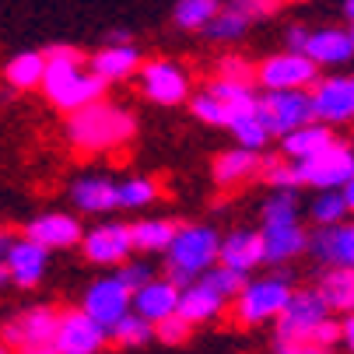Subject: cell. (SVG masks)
<instances>
[{"label": "cell", "instance_id": "4fadbf2b", "mask_svg": "<svg viewBox=\"0 0 354 354\" xmlns=\"http://www.w3.org/2000/svg\"><path fill=\"white\" fill-rule=\"evenodd\" d=\"M81 249H84L88 263H95V267H120V263L130 260V252H133L130 225H120V221L95 225L91 232L81 235Z\"/></svg>", "mask_w": 354, "mask_h": 354}, {"label": "cell", "instance_id": "52a82bcc", "mask_svg": "<svg viewBox=\"0 0 354 354\" xmlns=\"http://www.w3.org/2000/svg\"><path fill=\"white\" fill-rule=\"evenodd\" d=\"M57 316H60V309H53V306H28L4 323L0 340L18 354L49 347L53 344V333H57Z\"/></svg>", "mask_w": 354, "mask_h": 354}, {"label": "cell", "instance_id": "8d00e7d4", "mask_svg": "<svg viewBox=\"0 0 354 354\" xmlns=\"http://www.w3.org/2000/svg\"><path fill=\"white\" fill-rule=\"evenodd\" d=\"M260 179L270 183L274 189H298V186H301L295 162L284 158V155H277V158H260Z\"/></svg>", "mask_w": 354, "mask_h": 354}, {"label": "cell", "instance_id": "484cf974", "mask_svg": "<svg viewBox=\"0 0 354 354\" xmlns=\"http://www.w3.org/2000/svg\"><path fill=\"white\" fill-rule=\"evenodd\" d=\"M330 140H337L333 127H326L319 120H309V123H301V127H295L281 137V155L291 158V162H306V158L319 155Z\"/></svg>", "mask_w": 354, "mask_h": 354}, {"label": "cell", "instance_id": "9f6ffc18", "mask_svg": "<svg viewBox=\"0 0 354 354\" xmlns=\"http://www.w3.org/2000/svg\"><path fill=\"white\" fill-rule=\"evenodd\" d=\"M281 4H306V0H281Z\"/></svg>", "mask_w": 354, "mask_h": 354}, {"label": "cell", "instance_id": "7bdbcfd3", "mask_svg": "<svg viewBox=\"0 0 354 354\" xmlns=\"http://www.w3.org/2000/svg\"><path fill=\"white\" fill-rule=\"evenodd\" d=\"M218 74L221 77H242V81H257V67L245 57H221L218 60Z\"/></svg>", "mask_w": 354, "mask_h": 354}, {"label": "cell", "instance_id": "c3c4849f", "mask_svg": "<svg viewBox=\"0 0 354 354\" xmlns=\"http://www.w3.org/2000/svg\"><path fill=\"white\" fill-rule=\"evenodd\" d=\"M340 193H344V200H347V211L354 214V176H351V179L340 186Z\"/></svg>", "mask_w": 354, "mask_h": 354}, {"label": "cell", "instance_id": "d6986e66", "mask_svg": "<svg viewBox=\"0 0 354 354\" xmlns=\"http://www.w3.org/2000/svg\"><path fill=\"white\" fill-rule=\"evenodd\" d=\"M309 252L323 267H354V221H340L309 235Z\"/></svg>", "mask_w": 354, "mask_h": 354}, {"label": "cell", "instance_id": "7402d4cb", "mask_svg": "<svg viewBox=\"0 0 354 354\" xmlns=\"http://www.w3.org/2000/svg\"><path fill=\"white\" fill-rule=\"evenodd\" d=\"M71 204L81 214H109L120 207L116 200V179L109 176H81L71 183Z\"/></svg>", "mask_w": 354, "mask_h": 354}, {"label": "cell", "instance_id": "8fae6325", "mask_svg": "<svg viewBox=\"0 0 354 354\" xmlns=\"http://www.w3.org/2000/svg\"><path fill=\"white\" fill-rule=\"evenodd\" d=\"M319 77V67L298 53V49H284V53L267 57L257 67V84L263 91H284V88H313V81Z\"/></svg>", "mask_w": 354, "mask_h": 354}, {"label": "cell", "instance_id": "f6af8a7d", "mask_svg": "<svg viewBox=\"0 0 354 354\" xmlns=\"http://www.w3.org/2000/svg\"><path fill=\"white\" fill-rule=\"evenodd\" d=\"M116 277H120V281H123V284H127V288L133 291V288H140V284H144L147 277H155V274H151V267H147V263L127 260V267L120 263V274H116Z\"/></svg>", "mask_w": 354, "mask_h": 354}, {"label": "cell", "instance_id": "83f0119b", "mask_svg": "<svg viewBox=\"0 0 354 354\" xmlns=\"http://www.w3.org/2000/svg\"><path fill=\"white\" fill-rule=\"evenodd\" d=\"M323 298L330 301V309L347 316L354 313V267H326L316 281Z\"/></svg>", "mask_w": 354, "mask_h": 354}, {"label": "cell", "instance_id": "2e32d148", "mask_svg": "<svg viewBox=\"0 0 354 354\" xmlns=\"http://www.w3.org/2000/svg\"><path fill=\"white\" fill-rule=\"evenodd\" d=\"M319 71L323 67H344L354 60V39H351V28H337V25H323V28H309V39L301 46Z\"/></svg>", "mask_w": 354, "mask_h": 354}, {"label": "cell", "instance_id": "60d3db41", "mask_svg": "<svg viewBox=\"0 0 354 354\" xmlns=\"http://www.w3.org/2000/svg\"><path fill=\"white\" fill-rule=\"evenodd\" d=\"M189 333H193V323H186L179 313H172V316H165L162 323H155V337H158L162 344H169V347L186 344V340H189Z\"/></svg>", "mask_w": 354, "mask_h": 354}, {"label": "cell", "instance_id": "836d02e7", "mask_svg": "<svg viewBox=\"0 0 354 354\" xmlns=\"http://www.w3.org/2000/svg\"><path fill=\"white\" fill-rule=\"evenodd\" d=\"M309 214L319 228H330V225L347 221L351 211H347V200H344L340 189H316V200L309 204Z\"/></svg>", "mask_w": 354, "mask_h": 354}, {"label": "cell", "instance_id": "680465c9", "mask_svg": "<svg viewBox=\"0 0 354 354\" xmlns=\"http://www.w3.org/2000/svg\"><path fill=\"white\" fill-rule=\"evenodd\" d=\"M351 147H354V140H351Z\"/></svg>", "mask_w": 354, "mask_h": 354}, {"label": "cell", "instance_id": "d590c367", "mask_svg": "<svg viewBox=\"0 0 354 354\" xmlns=\"http://www.w3.org/2000/svg\"><path fill=\"white\" fill-rule=\"evenodd\" d=\"M221 4L218 0H176L172 8V21L183 28V32H200L218 11Z\"/></svg>", "mask_w": 354, "mask_h": 354}, {"label": "cell", "instance_id": "ffe728a7", "mask_svg": "<svg viewBox=\"0 0 354 354\" xmlns=\"http://www.w3.org/2000/svg\"><path fill=\"white\" fill-rule=\"evenodd\" d=\"M25 235L46 249H71V245H81V221L74 214H60V211H49V214H39L28 221Z\"/></svg>", "mask_w": 354, "mask_h": 354}, {"label": "cell", "instance_id": "d4e9b609", "mask_svg": "<svg viewBox=\"0 0 354 354\" xmlns=\"http://www.w3.org/2000/svg\"><path fill=\"white\" fill-rule=\"evenodd\" d=\"M260 151H252V147H232V151H221V155L214 158V183L221 189H235L242 183H252L260 176Z\"/></svg>", "mask_w": 354, "mask_h": 354}, {"label": "cell", "instance_id": "1f68e13d", "mask_svg": "<svg viewBox=\"0 0 354 354\" xmlns=\"http://www.w3.org/2000/svg\"><path fill=\"white\" fill-rule=\"evenodd\" d=\"M249 25H252V21H249L245 15H239V11L228 4V8H218L214 18H211L204 28H200V32H204L211 42H239V39L245 35Z\"/></svg>", "mask_w": 354, "mask_h": 354}, {"label": "cell", "instance_id": "f1b7e54d", "mask_svg": "<svg viewBox=\"0 0 354 354\" xmlns=\"http://www.w3.org/2000/svg\"><path fill=\"white\" fill-rule=\"evenodd\" d=\"M172 235H176V225L165 218H144V221L130 225V239H133L137 252H165Z\"/></svg>", "mask_w": 354, "mask_h": 354}, {"label": "cell", "instance_id": "11a10c76", "mask_svg": "<svg viewBox=\"0 0 354 354\" xmlns=\"http://www.w3.org/2000/svg\"><path fill=\"white\" fill-rule=\"evenodd\" d=\"M0 354H15V351H11V347H8L4 340H0Z\"/></svg>", "mask_w": 354, "mask_h": 354}, {"label": "cell", "instance_id": "6da1fadb", "mask_svg": "<svg viewBox=\"0 0 354 354\" xmlns=\"http://www.w3.org/2000/svg\"><path fill=\"white\" fill-rule=\"evenodd\" d=\"M39 88L46 91V98L60 113H74V109H81V106L106 95V81L88 67L81 49L64 46V42L46 49V71H42Z\"/></svg>", "mask_w": 354, "mask_h": 354}, {"label": "cell", "instance_id": "f5cc1de1", "mask_svg": "<svg viewBox=\"0 0 354 354\" xmlns=\"http://www.w3.org/2000/svg\"><path fill=\"white\" fill-rule=\"evenodd\" d=\"M28 354H57V347L49 344V347H39V351H28Z\"/></svg>", "mask_w": 354, "mask_h": 354}, {"label": "cell", "instance_id": "4316f807", "mask_svg": "<svg viewBox=\"0 0 354 354\" xmlns=\"http://www.w3.org/2000/svg\"><path fill=\"white\" fill-rule=\"evenodd\" d=\"M225 127L235 133V140H239L242 147H252V151H263L267 140L274 137V133L267 130V123H263L257 102H252V106H242V109H232Z\"/></svg>", "mask_w": 354, "mask_h": 354}, {"label": "cell", "instance_id": "74e56055", "mask_svg": "<svg viewBox=\"0 0 354 354\" xmlns=\"http://www.w3.org/2000/svg\"><path fill=\"white\" fill-rule=\"evenodd\" d=\"M186 102H189V113H193L200 123H207V127H225V123H228V106L221 102L218 95H211L207 88L196 91V95H189Z\"/></svg>", "mask_w": 354, "mask_h": 354}, {"label": "cell", "instance_id": "9c48e42d", "mask_svg": "<svg viewBox=\"0 0 354 354\" xmlns=\"http://www.w3.org/2000/svg\"><path fill=\"white\" fill-rule=\"evenodd\" d=\"M313 116L326 127H351L354 123V77L344 74H319L309 88Z\"/></svg>", "mask_w": 354, "mask_h": 354}, {"label": "cell", "instance_id": "b9f144b4", "mask_svg": "<svg viewBox=\"0 0 354 354\" xmlns=\"http://www.w3.org/2000/svg\"><path fill=\"white\" fill-rule=\"evenodd\" d=\"M232 8H235L239 15H245L249 21H263V18L277 15L281 0H232Z\"/></svg>", "mask_w": 354, "mask_h": 354}, {"label": "cell", "instance_id": "7dc6e473", "mask_svg": "<svg viewBox=\"0 0 354 354\" xmlns=\"http://www.w3.org/2000/svg\"><path fill=\"white\" fill-rule=\"evenodd\" d=\"M306 39H309V28H306V25H291V28H288V49H298V53H301Z\"/></svg>", "mask_w": 354, "mask_h": 354}, {"label": "cell", "instance_id": "30bf717a", "mask_svg": "<svg viewBox=\"0 0 354 354\" xmlns=\"http://www.w3.org/2000/svg\"><path fill=\"white\" fill-rule=\"evenodd\" d=\"M260 106V116L267 123V130L274 137H284L288 130L301 127L316 120L313 116V98H309V88H284V91H263L257 98Z\"/></svg>", "mask_w": 354, "mask_h": 354}, {"label": "cell", "instance_id": "ab89813d", "mask_svg": "<svg viewBox=\"0 0 354 354\" xmlns=\"http://www.w3.org/2000/svg\"><path fill=\"white\" fill-rule=\"evenodd\" d=\"M200 281H204L207 288H214L221 298H235L239 295V288L245 284V274H239V270H232V267H225V263H214V267H207L204 274H200Z\"/></svg>", "mask_w": 354, "mask_h": 354}, {"label": "cell", "instance_id": "e0dca14e", "mask_svg": "<svg viewBox=\"0 0 354 354\" xmlns=\"http://www.w3.org/2000/svg\"><path fill=\"white\" fill-rule=\"evenodd\" d=\"M130 309L137 316H144L151 326L162 323L165 316L179 313V284L172 277H147L140 288H133Z\"/></svg>", "mask_w": 354, "mask_h": 354}, {"label": "cell", "instance_id": "8992f818", "mask_svg": "<svg viewBox=\"0 0 354 354\" xmlns=\"http://www.w3.org/2000/svg\"><path fill=\"white\" fill-rule=\"evenodd\" d=\"M301 186H313V189H340L351 176H354V147L344 140H330L319 155L306 158V162H295Z\"/></svg>", "mask_w": 354, "mask_h": 354}, {"label": "cell", "instance_id": "f907efd6", "mask_svg": "<svg viewBox=\"0 0 354 354\" xmlns=\"http://www.w3.org/2000/svg\"><path fill=\"white\" fill-rule=\"evenodd\" d=\"M11 284V270H8V263L0 260V288H8Z\"/></svg>", "mask_w": 354, "mask_h": 354}, {"label": "cell", "instance_id": "6f0895ef", "mask_svg": "<svg viewBox=\"0 0 354 354\" xmlns=\"http://www.w3.org/2000/svg\"><path fill=\"white\" fill-rule=\"evenodd\" d=\"M351 39H354V21H351Z\"/></svg>", "mask_w": 354, "mask_h": 354}, {"label": "cell", "instance_id": "5b68a950", "mask_svg": "<svg viewBox=\"0 0 354 354\" xmlns=\"http://www.w3.org/2000/svg\"><path fill=\"white\" fill-rule=\"evenodd\" d=\"M295 284L284 274H267L257 281H245L239 288V295L232 298V316L242 326H260V323H274L281 316V309L288 306Z\"/></svg>", "mask_w": 354, "mask_h": 354}, {"label": "cell", "instance_id": "4dcf8cb0", "mask_svg": "<svg viewBox=\"0 0 354 354\" xmlns=\"http://www.w3.org/2000/svg\"><path fill=\"white\" fill-rule=\"evenodd\" d=\"M207 91L211 95H218L221 102L228 106V113L232 109H242V106H252L260 98V91H257V81H242V77H214L211 84H207Z\"/></svg>", "mask_w": 354, "mask_h": 354}, {"label": "cell", "instance_id": "9a60e30c", "mask_svg": "<svg viewBox=\"0 0 354 354\" xmlns=\"http://www.w3.org/2000/svg\"><path fill=\"white\" fill-rule=\"evenodd\" d=\"M4 263H8V270H11V284H18V288H35V284L42 281L46 267H49V249L39 245V242H32L28 235L8 239V245H4Z\"/></svg>", "mask_w": 354, "mask_h": 354}, {"label": "cell", "instance_id": "f35d334b", "mask_svg": "<svg viewBox=\"0 0 354 354\" xmlns=\"http://www.w3.org/2000/svg\"><path fill=\"white\" fill-rule=\"evenodd\" d=\"M284 221H298L295 189H274L263 204V225H284Z\"/></svg>", "mask_w": 354, "mask_h": 354}, {"label": "cell", "instance_id": "3957f363", "mask_svg": "<svg viewBox=\"0 0 354 354\" xmlns=\"http://www.w3.org/2000/svg\"><path fill=\"white\" fill-rule=\"evenodd\" d=\"M337 313L323 298L319 288H295L288 306L274 319V340H309L323 347H337L340 340V323L333 319Z\"/></svg>", "mask_w": 354, "mask_h": 354}, {"label": "cell", "instance_id": "db71d44e", "mask_svg": "<svg viewBox=\"0 0 354 354\" xmlns=\"http://www.w3.org/2000/svg\"><path fill=\"white\" fill-rule=\"evenodd\" d=\"M8 239H11V235H4V232H0V252H4V245H8Z\"/></svg>", "mask_w": 354, "mask_h": 354}, {"label": "cell", "instance_id": "f546056e", "mask_svg": "<svg viewBox=\"0 0 354 354\" xmlns=\"http://www.w3.org/2000/svg\"><path fill=\"white\" fill-rule=\"evenodd\" d=\"M42 71H46V53H18V57L8 60L4 77H8L11 88L28 91V88H39L42 84Z\"/></svg>", "mask_w": 354, "mask_h": 354}, {"label": "cell", "instance_id": "7a4b0ae2", "mask_svg": "<svg viewBox=\"0 0 354 354\" xmlns=\"http://www.w3.org/2000/svg\"><path fill=\"white\" fill-rule=\"evenodd\" d=\"M137 133V120L106 102V98H95V102L67 113V140L84 151V155H98V151H116L123 147L130 137Z\"/></svg>", "mask_w": 354, "mask_h": 354}, {"label": "cell", "instance_id": "bcb514c9", "mask_svg": "<svg viewBox=\"0 0 354 354\" xmlns=\"http://www.w3.org/2000/svg\"><path fill=\"white\" fill-rule=\"evenodd\" d=\"M337 344H344V351L354 354V313L340 316V340Z\"/></svg>", "mask_w": 354, "mask_h": 354}, {"label": "cell", "instance_id": "7c38bea8", "mask_svg": "<svg viewBox=\"0 0 354 354\" xmlns=\"http://www.w3.org/2000/svg\"><path fill=\"white\" fill-rule=\"evenodd\" d=\"M109 340V330L102 323H95L84 309H64L57 316V333L53 347L57 354H98Z\"/></svg>", "mask_w": 354, "mask_h": 354}, {"label": "cell", "instance_id": "ee69618b", "mask_svg": "<svg viewBox=\"0 0 354 354\" xmlns=\"http://www.w3.org/2000/svg\"><path fill=\"white\" fill-rule=\"evenodd\" d=\"M274 354H333V347L309 340H274Z\"/></svg>", "mask_w": 354, "mask_h": 354}, {"label": "cell", "instance_id": "816d5d0a", "mask_svg": "<svg viewBox=\"0 0 354 354\" xmlns=\"http://www.w3.org/2000/svg\"><path fill=\"white\" fill-rule=\"evenodd\" d=\"M344 15H347V21H354V0H344Z\"/></svg>", "mask_w": 354, "mask_h": 354}, {"label": "cell", "instance_id": "d6a6232c", "mask_svg": "<svg viewBox=\"0 0 354 354\" xmlns=\"http://www.w3.org/2000/svg\"><path fill=\"white\" fill-rule=\"evenodd\" d=\"M158 183L155 179H147V176H130L123 183H116V200H120V207H130V211H140L147 204H155L158 200Z\"/></svg>", "mask_w": 354, "mask_h": 354}, {"label": "cell", "instance_id": "ac0fdd59", "mask_svg": "<svg viewBox=\"0 0 354 354\" xmlns=\"http://www.w3.org/2000/svg\"><path fill=\"white\" fill-rule=\"evenodd\" d=\"M260 235H263V263H270V267H284L309 249V232L301 228V221L263 225Z\"/></svg>", "mask_w": 354, "mask_h": 354}, {"label": "cell", "instance_id": "603a6c76", "mask_svg": "<svg viewBox=\"0 0 354 354\" xmlns=\"http://www.w3.org/2000/svg\"><path fill=\"white\" fill-rule=\"evenodd\" d=\"M140 49L133 42H123V46H106V49H98L95 57H88V67L102 77L106 84H116V81H127V77H137L140 71Z\"/></svg>", "mask_w": 354, "mask_h": 354}, {"label": "cell", "instance_id": "e575fe53", "mask_svg": "<svg viewBox=\"0 0 354 354\" xmlns=\"http://www.w3.org/2000/svg\"><path fill=\"white\" fill-rule=\"evenodd\" d=\"M109 337H113V344H120V347H144L151 337H155V326L130 309L127 316H120V319L109 326Z\"/></svg>", "mask_w": 354, "mask_h": 354}, {"label": "cell", "instance_id": "44dd1931", "mask_svg": "<svg viewBox=\"0 0 354 354\" xmlns=\"http://www.w3.org/2000/svg\"><path fill=\"white\" fill-rule=\"evenodd\" d=\"M225 309H228V298H221L214 288H207L200 277L179 288V316L186 323H193V326L221 319Z\"/></svg>", "mask_w": 354, "mask_h": 354}, {"label": "cell", "instance_id": "ba28073f", "mask_svg": "<svg viewBox=\"0 0 354 354\" xmlns=\"http://www.w3.org/2000/svg\"><path fill=\"white\" fill-rule=\"evenodd\" d=\"M137 81H140L144 98H151L158 106H183L193 95L189 71L176 60H144L137 71Z\"/></svg>", "mask_w": 354, "mask_h": 354}, {"label": "cell", "instance_id": "681fc988", "mask_svg": "<svg viewBox=\"0 0 354 354\" xmlns=\"http://www.w3.org/2000/svg\"><path fill=\"white\" fill-rule=\"evenodd\" d=\"M109 42L113 46H123V42H133V35L130 32H109Z\"/></svg>", "mask_w": 354, "mask_h": 354}, {"label": "cell", "instance_id": "cb8c5ba5", "mask_svg": "<svg viewBox=\"0 0 354 354\" xmlns=\"http://www.w3.org/2000/svg\"><path fill=\"white\" fill-rule=\"evenodd\" d=\"M218 263H225V267H232L239 274L257 270L263 263V235L260 232H249V228L225 235L221 245H218Z\"/></svg>", "mask_w": 354, "mask_h": 354}, {"label": "cell", "instance_id": "5bb4252c", "mask_svg": "<svg viewBox=\"0 0 354 354\" xmlns=\"http://www.w3.org/2000/svg\"><path fill=\"white\" fill-rule=\"evenodd\" d=\"M130 298H133V291L113 274V277H98L95 284H88V291H84V298H81V309H84L95 323H102V326L109 330L120 316L130 313Z\"/></svg>", "mask_w": 354, "mask_h": 354}, {"label": "cell", "instance_id": "277c9868", "mask_svg": "<svg viewBox=\"0 0 354 354\" xmlns=\"http://www.w3.org/2000/svg\"><path fill=\"white\" fill-rule=\"evenodd\" d=\"M218 245L221 235L211 225H183L176 228L165 257H169V277L183 288L189 281H196L207 267L218 263Z\"/></svg>", "mask_w": 354, "mask_h": 354}]
</instances>
